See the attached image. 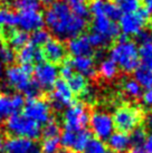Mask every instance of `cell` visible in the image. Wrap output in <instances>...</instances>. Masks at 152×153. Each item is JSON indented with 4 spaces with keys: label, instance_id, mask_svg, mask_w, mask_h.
<instances>
[{
    "label": "cell",
    "instance_id": "obj_1",
    "mask_svg": "<svg viewBox=\"0 0 152 153\" xmlns=\"http://www.w3.org/2000/svg\"><path fill=\"white\" fill-rule=\"evenodd\" d=\"M42 16L48 33H51L58 40H69L82 35L87 24L86 19L74 15L63 0L49 4Z\"/></svg>",
    "mask_w": 152,
    "mask_h": 153
},
{
    "label": "cell",
    "instance_id": "obj_2",
    "mask_svg": "<svg viewBox=\"0 0 152 153\" xmlns=\"http://www.w3.org/2000/svg\"><path fill=\"white\" fill-rule=\"evenodd\" d=\"M110 58L115 62L123 72L132 73L139 67V48L134 42L127 37H121L111 48Z\"/></svg>",
    "mask_w": 152,
    "mask_h": 153
},
{
    "label": "cell",
    "instance_id": "obj_3",
    "mask_svg": "<svg viewBox=\"0 0 152 153\" xmlns=\"http://www.w3.org/2000/svg\"><path fill=\"white\" fill-rule=\"evenodd\" d=\"M105 0H92L89 4V13L92 15V33L100 35L107 44L116 38L120 34L118 24L103 13Z\"/></svg>",
    "mask_w": 152,
    "mask_h": 153
},
{
    "label": "cell",
    "instance_id": "obj_4",
    "mask_svg": "<svg viewBox=\"0 0 152 153\" xmlns=\"http://www.w3.org/2000/svg\"><path fill=\"white\" fill-rule=\"evenodd\" d=\"M6 81L10 87L19 92V94L25 95L28 98L38 97L40 94V88L30 78V74L26 73L20 66H9L4 73Z\"/></svg>",
    "mask_w": 152,
    "mask_h": 153
},
{
    "label": "cell",
    "instance_id": "obj_5",
    "mask_svg": "<svg viewBox=\"0 0 152 153\" xmlns=\"http://www.w3.org/2000/svg\"><path fill=\"white\" fill-rule=\"evenodd\" d=\"M6 130L13 136L34 141L42 135V125L28 119L22 113H15L6 120Z\"/></svg>",
    "mask_w": 152,
    "mask_h": 153
},
{
    "label": "cell",
    "instance_id": "obj_6",
    "mask_svg": "<svg viewBox=\"0 0 152 153\" xmlns=\"http://www.w3.org/2000/svg\"><path fill=\"white\" fill-rule=\"evenodd\" d=\"M89 110L83 103H73L64 112V128L73 132L85 130L89 123Z\"/></svg>",
    "mask_w": 152,
    "mask_h": 153
},
{
    "label": "cell",
    "instance_id": "obj_7",
    "mask_svg": "<svg viewBox=\"0 0 152 153\" xmlns=\"http://www.w3.org/2000/svg\"><path fill=\"white\" fill-rule=\"evenodd\" d=\"M112 120L114 128L127 134L139 126V123L141 122V113L134 106L122 105L114 112Z\"/></svg>",
    "mask_w": 152,
    "mask_h": 153
},
{
    "label": "cell",
    "instance_id": "obj_8",
    "mask_svg": "<svg viewBox=\"0 0 152 153\" xmlns=\"http://www.w3.org/2000/svg\"><path fill=\"white\" fill-rule=\"evenodd\" d=\"M118 22V29L122 31L124 37L136 36L140 31L144 30V27L148 24L149 13L145 9L140 8L134 13H122Z\"/></svg>",
    "mask_w": 152,
    "mask_h": 153
},
{
    "label": "cell",
    "instance_id": "obj_9",
    "mask_svg": "<svg viewBox=\"0 0 152 153\" xmlns=\"http://www.w3.org/2000/svg\"><path fill=\"white\" fill-rule=\"evenodd\" d=\"M22 110H24L22 114L25 116L40 125L46 124L48 121L51 120V105L47 101L40 97L27 98Z\"/></svg>",
    "mask_w": 152,
    "mask_h": 153
},
{
    "label": "cell",
    "instance_id": "obj_10",
    "mask_svg": "<svg viewBox=\"0 0 152 153\" xmlns=\"http://www.w3.org/2000/svg\"><path fill=\"white\" fill-rule=\"evenodd\" d=\"M33 74H34V82L38 85L40 91L51 89L56 82L58 81V68L56 67V65L46 60H42L36 64Z\"/></svg>",
    "mask_w": 152,
    "mask_h": 153
},
{
    "label": "cell",
    "instance_id": "obj_11",
    "mask_svg": "<svg viewBox=\"0 0 152 153\" xmlns=\"http://www.w3.org/2000/svg\"><path fill=\"white\" fill-rule=\"evenodd\" d=\"M91 131L98 140H107L114 132V123L112 116L106 112L96 111L89 116Z\"/></svg>",
    "mask_w": 152,
    "mask_h": 153
},
{
    "label": "cell",
    "instance_id": "obj_12",
    "mask_svg": "<svg viewBox=\"0 0 152 153\" xmlns=\"http://www.w3.org/2000/svg\"><path fill=\"white\" fill-rule=\"evenodd\" d=\"M49 98H51V107H54L57 111H62L67 108L73 104L72 91L69 89L66 81L58 79L54 86L51 87Z\"/></svg>",
    "mask_w": 152,
    "mask_h": 153
},
{
    "label": "cell",
    "instance_id": "obj_13",
    "mask_svg": "<svg viewBox=\"0 0 152 153\" xmlns=\"http://www.w3.org/2000/svg\"><path fill=\"white\" fill-rule=\"evenodd\" d=\"M25 105L24 95L17 93L9 95L6 93H0V121H6L15 113H19V111Z\"/></svg>",
    "mask_w": 152,
    "mask_h": 153
},
{
    "label": "cell",
    "instance_id": "obj_14",
    "mask_svg": "<svg viewBox=\"0 0 152 153\" xmlns=\"http://www.w3.org/2000/svg\"><path fill=\"white\" fill-rule=\"evenodd\" d=\"M4 151V153H42L40 145L36 141L18 136H11L6 140Z\"/></svg>",
    "mask_w": 152,
    "mask_h": 153
},
{
    "label": "cell",
    "instance_id": "obj_15",
    "mask_svg": "<svg viewBox=\"0 0 152 153\" xmlns=\"http://www.w3.org/2000/svg\"><path fill=\"white\" fill-rule=\"evenodd\" d=\"M17 26L26 33H33L42 29L44 26V16L40 11H21L17 13Z\"/></svg>",
    "mask_w": 152,
    "mask_h": 153
},
{
    "label": "cell",
    "instance_id": "obj_16",
    "mask_svg": "<svg viewBox=\"0 0 152 153\" xmlns=\"http://www.w3.org/2000/svg\"><path fill=\"white\" fill-rule=\"evenodd\" d=\"M42 48V54H44V58L46 62H49L51 64H58L62 63L67 54V49L60 40L58 39H49Z\"/></svg>",
    "mask_w": 152,
    "mask_h": 153
},
{
    "label": "cell",
    "instance_id": "obj_17",
    "mask_svg": "<svg viewBox=\"0 0 152 153\" xmlns=\"http://www.w3.org/2000/svg\"><path fill=\"white\" fill-rule=\"evenodd\" d=\"M16 59L20 63V65H33L34 63L38 64L44 58V54L42 51L39 47H36L31 44H27L24 47H21L20 49H18V53L16 54Z\"/></svg>",
    "mask_w": 152,
    "mask_h": 153
},
{
    "label": "cell",
    "instance_id": "obj_18",
    "mask_svg": "<svg viewBox=\"0 0 152 153\" xmlns=\"http://www.w3.org/2000/svg\"><path fill=\"white\" fill-rule=\"evenodd\" d=\"M93 47L91 46L87 36L80 35L68 40L67 51L74 57L91 56L93 54Z\"/></svg>",
    "mask_w": 152,
    "mask_h": 153
},
{
    "label": "cell",
    "instance_id": "obj_19",
    "mask_svg": "<svg viewBox=\"0 0 152 153\" xmlns=\"http://www.w3.org/2000/svg\"><path fill=\"white\" fill-rule=\"evenodd\" d=\"M71 66L74 71L77 72L84 77H94L96 74V68H95V62L91 56H80V57H74L69 62Z\"/></svg>",
    "mask_w": 152,
    "mask_h": 153
},
{
    "label": "cell",
    "instance_id": "obj_20",
    "mask_svg": "<svg viewBox=\"0 0 152 153\" xmlns=\"http://www.w3.org/2000/svg\"><path fill=\"white\" fill-rule=\"evenodd\" d=\"M107 145L113 153H125L131 148L130 136L123 132H113L107 139Z\"/></svg>",
    "mask_w": 152,
    "mask_h": 153
},
{
    "label": "cell",
    "instance_id": "obj_21",
    "mask_svg": "<svg viewBox=\"0 0 152 153\" xmlns=\"http://www.w3.org/2000/svg\"><path fill=\"white\" fill-rule=\"evenodd\" d=\"M98 73L105 79H113L118 75V67L112 58H103L98 66Z\"/></svg>",
    "mask_w": 152,
    "mask_h": 153
},
{
    "label": "cell",
    "instance_id": "obj_22",
    "mask_svg": "<svg viewBox=\"0 0 152 153\" xmlns=\"http://www.w3.org/2000/svg\"><path fill=\"white\" fill-rule=\"evenodd\" d=\"M64 2L67 4V7L74 15L84 19L89 17V9L87 0H64Z\"/></svg>",
    "mask_w": 152,
    "mask_h": 153
},
{
    "label": "cell",
    "instance_id": "obj_23",
    "mask_svg": "<svg viewBox=\"0 0 152 153\" xmlns=\"http://www.w3.org/2000/svg\"><path fill=\"white\" fill-rule=\"evenodd\" d=\"M134 79L142 88L152 89V69L139 66L134 71Z\"/></svg>",
    "mask_w": 152,
    "mask_h": 153
},
{
    "label": "cell",
    "instance_id": "obj_24",
    "mask_svg": "<svg viewBox=\"0 0 152 153\" xmlns=\"http://www.w3.org/2000/svg\"><path fill=\"white\" fill-rule=\"evenodd\" d=\"M9 44L11 48H17L20 49L21 47L29 43V34L26 33L24 30L17 29V30H11L9 33Z\"/></svg>",
    "mask_w": 152,
    "mask_h": 153
},
{
    "label": "cell",
    "instance_id": "obj_25",
    "mask_svg": "<svg viewBox=\"0 0 152 153\" xmlns=\"http://www.w3.org/2000/svg\"><path fill=\"white\" fill-rule=\"evenodd\" d=\"M17 26V13L9 8H0V29H10Z\"/></svg>",
    "mask_w": 152,
    "mask_h": 153
},
{
    "label": "cell",
    "instance_id": "obj_26",
    "mask_svg": "<svg viewBox=\"0 0 152 153\" xmlns=\"http://www.w3.org/2000/svg\"><path fill=\"white\" fill-rule=\"evenodd\" d=\"M68 87L72 91L73 94H82L87 87V79L86 77L82 76L80 74H73L67 81Z\"/></svg>",
    "mask_w": 152,
    "mask_h": 153
},
{
    "label": "cell",
    "instance_id": "obj_27",
    "mask_svg": "<svg viewBox=\"0 0 152 153\" xmlns=\"http://www.w3.org/2000/svg\"><path fill=\"white\" fill-rule=\"evenodd\" d=\"M91 139H92V133L87 131L86 128L76 132L75 142H74V146H73L72 151L77 153L83 152L86 148V145L89 144V142L91 141Z\"/></svg>",
    "mask_w": 152,
    "mask_h": 153
},
{
    "label": "cell",
    "instance_id": "obj_28",
    "mask_svg": "<svg viewBox=\"0 0 152 153\" xmlns=\"http://www.w3.org/2000/svg\"><path fill=\"white\" fill-rule=\"evenodd\" d=\"M13 8L18 10V13L21 11H40L42 4L39 0H13Z\"/></svg>",
    "mask_w": 152,
    "mask_h": 153
},
{
    "label": "cell",
    "instance_id": "obj_29",
    "mask_svg": "<svg viewBox=\"0 0 152 153\" xmlns=\"http://www.w3.org/2000/svg\"><path fill=\"white\" fill-rule=\"evenodd\" d=\"M123 91L127 96L132 98L141 97L142 95V87L139 85V83L134 78H129L123 83Z\"/></svg>",
    "mask_w": 152,
    "mask_h": 153
},
{
    "label": "cell",
    "instance_id": "obj_30",
    "mask_svg": "<svg viewBox=\"0 0 152 153\" xmlns=\"http://www.w3.org/2000/svg\"><path fill=\"white\" fill-rule=\"evenodd\" d=\"M49 39H51V35L48 33V30H45L42 28L35 30L31 33V35H29V44L39 48L40 46H44Z\"/></svg>",
    "mask_w": 152,
    "mask_h": 153
},
{
    "label": "cell",
    "instance_id": "obj_31",
    "mask_svg": "<svg viewBox=\"0 0 152 153\" xmlns=\"http://www.w3.org/2000/svg\"><path fill=\"white\" fill-rule=\"evenodd\" d=\"M139 60L143 67L152 69V44L148 43L142 45L139 49Z\"/></svg>",
    "mask_w": 152,
    "mask_h": 153
},
{
    "label": "cell",
    "instance_id": "obj_32",
    "mask_svg": "<svg viewBox=\"0 0 152 153\" xmlns=\"http://www.w3.org/2000/svg\"><path fill=\"white\" fill-rule=\"evenodd\" d=\"M44 125L45 126L42 128V135L44 136V139L58 137L59 134H60V126H59V124L56 121L51 120Z\"/></svg>",
    "mask_w": 152,
    "mask_h": 153
},
{
    "label": "cell",
    "instance_id": "obj_33",
    "mask_svg": "<svg viewBox=\"0 0 152 153\" xmlns=\"http://www.w3.org/2000/svg\"><path fill=\"white\" fill-rule=\"evenodd\" d=\"M114 4L122 13H134L140 9V0H115Z\"/></svg>",
    "mask_w": 152,
    "mask_h": 153
},
{
    "label": "cell",
    "instance_id": "obj_34",
    "mask_svg": "<svg viewBox=\"0 0 152 153\" xmlns=\"http://www.w3.org/2000/svg\"><path fill=\"white\" fill-rule=\"evenodd\" d=\"M59 145H62L64 149L72 151L73 146H74V142H75V136L76 132L68 131V130H64L63 132H60L59 134Z\"/></svg>",
    "mask_w": 152,
    "mask_h": 153
},
{
    "label": "cell",
    "instance_id": "obj_35",
    "mask_svg": "<svg viewBox=\"0 0 152 153\" xmlns=\"http://www.w3.org/2000/svg\"><path fill=\"white\" fill-rule=\"evenodd\" d=\"M103 13L105 15L107 18H110L111 20L113 22H118L120 17L122 16V13L120 11V9L118 8V6L114 4V2H111V1H107L105 0L104 1V7H103Z\"/></svg>",
    "mask_w": 152,
    "mask_h": 153
},
{
    "label": "cell",
    "instance_id": "obj_36",
    "mask_svg": "<svg viewBox=\"0 0 152 153\" xmlns=\"http://www.w3.org/2000/svg\"><path fill=\"white\" fill-rule=\"evenodd\" d=\"M16 59V53L10 46L1 45L0 46V64L11 65Z\"/></svg>",
    "mask_w": 152,
    "mask_h": 153
},
{
    "label": "cell",
    "instance_id": "obj_37",
    "mask_svg": "<svg viewBox=\"0 0 152 153\" xmlns=\"http://www.w3.org/2000/svg\"><path fill=\"white\" fill-rule=\"evenodd\" d=\"M130 141H131V146L133 145L134 148H141V145H143V142L147 137V133L143 128H134L130 134Z\"/></svg>",
    "mask_w": 152,
    "mask_h": 153
},
{
    "label": "cell",
    "instance_id": "obj_38",
    "mask_svg": "<svg viewBox=\"0 0 152 153\" xmlns=\"http://www.w3.org/2000/svg\"><path fill=\"white\" fill-rule=\"evenodd\" d=\"M59 140L58 137H51V139H44L40 151L42 153H57L59 150Z\"/></svg>",
    "mask_w": 152,
    "mask_h": 153
},
{
    "label": "cell",
    "instance_id": "obj_39",
    "mask_svg": "<svg viewBox=\"0 0 152 153\" xmlns=\"http://www.w3.org/2000/svg\"><path fill=\"white\" fill-rule=\"evenodd\" d=\"M107 149L104 142L98 139H91L89 144L86 145L85 150L83 151L84 153H106Z\"/></svg>",
    "mask_w": 152,
    "mask_h": 153
},
{
    "label": "cell",
    "instance_id": "obj_40",
    "mask_svg": "<svg viewBox=\"0 0 152 153\" xmlns=\"http://www.w3.org/2000/svg\"><path fill=\"white\" fill-rule=\"evenodd\" d=\"M87 38H89V44H91V46L93 47V48H102V47L107 45L105 40L102 38L100 35L95 34V33H91L87 36Z\"/></svg>",
    "mask_w": 152,
    "mask_h": 153
},
{
    "label": "cell",
    "instance_id": "obj_41",
    "mask_svg": "<svg viewBox=\"0 0 152 153\" xmlns=\"http://www.w3.org/2000/svg\"><path fill=\"white\" fill-rule=\"evenodd\" d=\"M73 74H74V69L69 63H64L58 69V75L62 76V79H64V81H67Z\"/></svg>",
    "mask_w": 152,
    "mask_h": 153
},
{
    "label": "cell",
    "instance_id": "obj_42",
    "mask_svg": "<svg viewBox=\"0 0 152 153\" xmlns=\"http://www.w3.org/2000/svg\"><path fill=\"white\" fill-rule=\"evenodd\" d=\"M135 39H136V43L141 44V46L150 43V35H149V31H147V30L140 31L139 34L135 36Z\"/></svg>",
    "mask_w": 152,
    "mask_h": 153
},
{
    "label": "cell",
    "instance_id": "obj_43",
    "mask_svg": "<svg viewBox=\"0 0 152 153\" xmlns=\"http://www.w3.org/2000/svg\"><path fill=\"white\" fill-rule=\"evenodd\" d=\"M141 100L145 106H152V89H145L141 95Z\"/></svg>",
    "mask_w": 152,
    "mask_h": 153
},
{
    "label": "cell",
    "instance_id": "obj_44",
    "mask_svg": "<svg viewBox=\"0 0 152 153\" xmlns=\"http://www.w3.org/2000/svg\"><path fill=\"white\" fill-rule=\"evenodd\" d=\"M82 96H83V98H84L86 102H91V101H93L94 97H95V95H94V91L92 87H86V89H85L83 93L80 94Z\"/></svg>",
    "mask_w": 152,
    "mask_h": 153
},
{
    "label": "cell",
    "instance_id": "obj_45",
    "mask_svg": "<svg viewBox=\"0 0 152 153\" xmlns=\"http://www.w3.org/2000/svg\"><path fill=\"white\" fill-rule=\"evenodd\" d=\"M142 146H143L142 149H143L147 153H152V133L151 134H149V135H147V137H145V140H144Z\"/></svg>",
    "mask_w": 152,
    "mask_h": 153
},
{
    "label": "cell",
    "instance_id": "obj_46",
    "mask_svg": "<svg viewBox=\"0 0 152 153\" xmlns=\"http://www.w3.org/2000/svg\"><path fill=\"white\" fill-rule=\"evenodd\" d=\"M141 1V0H140ZM143 4H145V10L149 13V15H152V0H142Z\"/></svg>",
    "mask_w": 152,
    "mask_h": 153
},
{
    "label": "cell",
    "instance_id": "obj_47",
    "mask_svg": "<svg viewBox=\"0 0 152 153\" xmlns=\"http://www.w3.org/2000/svg\"><path fill=\"white\" fill-rule=\"evenodd\" d=\"M4 142H6V139H4V134L0 132V152H1V151H4Z\"/></svg>",
    "mask_w": 152,
    "mask_h": 153
},
{
    "label": "cell",
    "instance_id": "obj_48",
    "mask_svg": "<svg viewBox=\"0 0 152 153\" xmlns=\"http://www.w3.org/2000/svg\"><path fill=\"white\" fill-rule=\"evenodd\" d=\"M147 122H148V126L150 128V130L152 131V110L150 111V113L148 114V119H147Z\"/></svg>",
    "mask_w": 152,
    "mask_h": 153
},
{
    "label": "cell",
    "instance_id": "obj_49",
    "mask_svg": "<svg viewBox=\"0 0 152 153\" xmlns=\"http://www.w3.org/2000/svg\"><path fill=\"white\" fill-rule=\"evenodd\" d=\"M129 153H147L142 148H133Z\"/></svg>",
    "mask_w": 152,
    "mask_h": 153
},
{
    "label": "cell",
    "instance_id": "obj_50",
    "mask_svg": "<svg viewBox=\"0 0 152 153\" xmlns=\"http://www.w3.org/2000/svg\"><path fill=\"white\" fill-rule=\"evenodd\" d=\"M57 0H39V2L40 4H54V2H56Z\"/></svg>",
    "mask_w": 152,
    "mask_h": 153
},
{
    "label": "cell",
    "instance_id": "obj_51",
    "mask_svg": "<svg viewBox=\"0 0 152 153\" xmlns=\"http://www.w3.org/2000/svg\"><path fill=\"white\" fill-rule=\"evenodd\" d=\"M2 74H4V68H2V65L0 64V77L2 76Z\"/></svg>",
    "mask_w": 152,
    "mask_h": 153
},
{
    "label": "cell",
    "instance_id": "obj_52",
    "mask_svg": "<svg viewBox=\"0 0 152 153\" xmlns=\"http://www.w3.org/2000/svg\"><path fill=\"white\" fill-rule=\"evenodd\" d=\"M62 153H77V152H74V151H69V150H65V151H63Z\"/></svg>",
    "mask_w": 152,
    "mask_h": 153
},
{
    "label": "cell",
    "instance_id": "obj_53",
    "mask_svg": "<svg viewBox=\"0 0 152 153\" xmlns=\"http://www.w3.org/2000/svg\"><path fill=\"white\" fill-rule=\"evenodd\" d=\"M149 35H150V43L152 44V27H151V30H150V33H149Z\"/></svg>",
    "mask_w": 152,
    "mask_h": 153
},
{
    "label": "cell",
    "instance_id": "obj_54",
    "mask_svg": "<svg viewBox=\"0 0 152 153\" xmlns=\"http://www.w3.org/2000/svg\"><path fill=\"white\" fill-rule=\"evenodd\" d=\"M2 45V36H1V34H0V46Z\"/></svg>",
    "mask_w": 152,
    "mask_h": 153
},
{
    "label": "cell",
    "instance_id": "obj_55",
    "mask_svg": "<svg viewBox=\"0 0 152 153\" xmlns=\"http://www.w3.org/2000/svg\"><path fill=\"white\" fill-rule=\"evenodd\" d=\"M106 153H113V152H111L110 150H107V151H106Z\"/></svg>",
    "mask_w": 152,
    "mask_h": 153
}]
</instances>
